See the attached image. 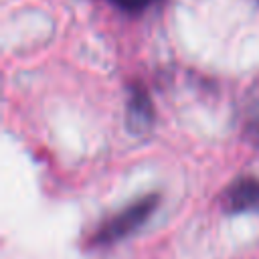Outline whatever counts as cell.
<instances>
[{
  "label": "cell",
  "instance_id": "1",
  "mask_svg": "<svg viewBox=\"0 0 259 259\" xmlns=\"http://www.w3.org/2000/svg\"><path fill=\"white\" fill-rule=\"evenodd\" d=\"M160 198L156 194H150V196H144L140 200H136L134 204L125 206L121 212H117L115 217H111L107 223L101 225L99 233L95 235V241L99 245H107V243H113V241H119L121 237L134 233L158 206Z\"/></svg>",
  "mask_w": 259,
  "mask_h": 259
},
{
  "label": "cell",
  "instance_id": "3",
  "mask_svg": "<svg viewBox=\"0 0 259 259\" xmlns=\"http://www.w3.org/2000/svg\"><path fill=\"white\" fill-rule=\"evenodd\" d=\"M152 119H154V107L150 95L142 87H132L127 99V127L134 134H144L152 125Z\"/></svg>",
  "mask_w": 259,
  "mask_h": 259
},
{
  "label": "cell",
  "instance_id": "4",
  "mask_svg": "<svg viewBox=\"0 0 259 259\" xmlns=\"http://www.w3.org/2000/svg\"><path fill=\"white\" fill-rule=\"evenodd\" d=\"M109 2L123 8V10H142V8H146V6H150L158 0H109Z\"/></svg>",
  "mask_w": 259,
  "mask_h": 259
},
{
  "label": "cell",
  "instance_id": "2",
  "mask_svg": "<svg viewBox=\"0 0 259 259\" xmlns=\"http://www.w3.org/2000/svg\"><path fill=\"white\" fill-rule=\"evenodd\" d=\"M225 206L229 212H249L259 208V180L241 178L237 180L225 196Z\"/></svg>",
  "mask_w": 259,
  "mask_h": 259
}]
</instances>
